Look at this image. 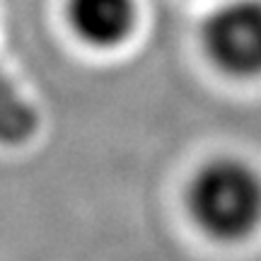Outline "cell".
Masks as SVG:
<instances>
[{
	"label": "cell",
	"instance_id": "obj_1",
	"mask_svg": "<svg viewBox=\"0 0 261 261\" xmlns=\"http://www.w3.org/2000/svg\"><path fill=\"white\" fill-rule=\"evenodd\" d=\"M187 208L205 237L244 242L261 227V172L232 155L208 160L189 181Z\"/></svg>",
	"mask_w": 261,
	"mask_h": 261
},
{
	"label": "cell",
	"instance_id": "obj_2",
	"mask_svg": "<svg viewBox=\"0 0 261 261\" xmlns=\"http://www.w3.org/2000/svg\"><path fill=\"white\" fill-rule=\"evenodd\" d=\"M205 58L227 77H261V0H225L201 27Z\"/></svg>",
	"mask_w": 261,
	"mask_h": 261
},
{
	"label": "cell",
	"instance_id": "obj_3",
	"mask_svg": "<svg viewBox=\"0 0 261 261\" xmlns=\"http://www.w3.org/2000/svg\"><path fill=\"white\" fill-rule=\"evenodd\" d=\"M65 22L90 48L123 46L138 24V0H65Z\"/></svg>",
	"mask_w": 261,
	"mask_h": 261
},
{
	"label": "cell",
	"instance_id": "obj_4",
	"mask_svg": "<svg viewBox=\"0 0 261 261\" xmlns=\"http://www.w3.org/2000/svg\"><path fill=\"white\" fill-rule=\"evenodd\" d=\"M39 114L15 80L0 65V145L17 148L34 138Z\"/></svg>",
	"mask_w": 261,
	"mask_h": 261
}]
</instances>
